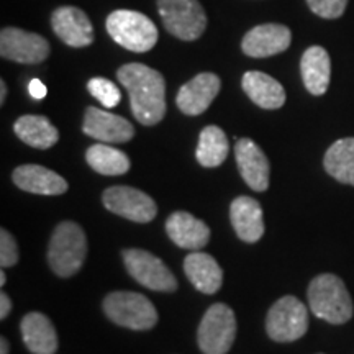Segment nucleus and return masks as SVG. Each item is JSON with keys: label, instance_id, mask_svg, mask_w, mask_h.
Here are the masks:
<instances>
[{"label": "nucleus", "instance_id": "f257e3e1", "mask_svg": "<svg viewBox=\"0 0 354 354\" xmlns=\"http://www.w3.org/2000/svg\"><path fill=\"white\" fill-rule=\"evenodd\" d=\"M118 82L130 94L131 112L141 125H158L166 115V81L159 71L130 63L117 71Z\"/></svg>", "mask_w": 354, "mask_h": 354}, {"label": "nucleus", "instance_id": "f03ea898", "mask_svg": "<svg viewBox=\"0 0 354 354\" xmlns=\"http://www.w3.org/2000/svg\"><path fill=\"white\" fill-rule=\"evenodd\" d=\"M308 305L313 315L331 325H343L353 317V300L344 282L335 274H320L308 286Z\"/></svg>", "mask_w": 354, "mask_h": 354}, {"label": "nucleus", "instance_id": "7ed1b4c3", "mask_svg": "<svg viewBox=\"0 0 354 354\" xmlns=\"http://www.w3.org/2000/svg\"><path fill=\"white\" fill-rule=\"evenodd\" d=\"M87 258V238L76 221H61L51 234L48 246V264L59 277L79 272Z\"/></svg>", "mask_w": 354, "mask_h": 354}, {"label": "nucleus", "instance_id": "20e7f679", "mask_svg": "<svg viewBox=\"0 0 354 354\" xmlns=\"http://www.w3.org/2000/svg\"><path fill=\"white\" fill-rule=\"evenodd\" d=\"M110 38L128 51L148 53L158 43L159 33L151 19L141 12L115 10L105 21Z\"/></svg>", "mask_w": 354, "mask_h": 354}, {"label": "nucleus", "instance_id": "39448f33", "mask_svg": "<svg viewBox=\"0 0 354 354\" xmlns=\"http://www.w3.org/2000/svg\"><path fill=\"white\" fill-rule=\"evenodd\" d=\"M102 307L113 323L135 331L151 330L158 323L154 305L138 292H110L102 302Z\"/></svg>", "mask_w": 354, "mask_h": 354}, {"label": "nucleus", "instance_id": "423d86ee", "mask_svg": "<svg viewBox=\"0 0 354 354\" xmlns=\"http://www.w3.org/2000/svg\"><path fill=\"white\" fill-rule=\"evenodd\" d=\"M165 28L183 41H196L207 28V15L198 0H156Z\"/></svg>", "mask_w": 354, "mask_h": 354}, {"label": "nucleus", "instance_id": "0eeeda50", "mask_svg": "<svg viewBox=\"0 0 354 354\" xmlns=\"http://www.w3.org/2000/svg\"><path fill=\"white\" fill-rule=\"evenodd\" d=\"M308 330L307 307L294 295L279 299L269 308L266 318V331L277 343L297 342Z\"/></svg>", "mask_w": 354, "mask_h": 354}, {"label": "nucleus", "instance_id": "6e6552de", "mask_svg": "<svg viewBox=\"0 0 354 354\" xmlns=\"http://www.w3.org/2000/svg\"><path fill=\"white\" fill-rule=\"evenodd\" d=\"M236 336V317L225 304H214L198 325V348L203 354H227Z\"/></svg>", "mask_w": 354, "mask_h": 354}, {"label": "nucleus", "instance_id": "1a4fd4ad", "mask_svg": "<svg viewBox=\"0 0 354 354\" xmlns=\"http://www.w3.org/2000/svg\"><path fill=\"white\" fill-rule=\"evenodd\" d=\"M122 258L128 274L146 289L156 292H174L177 289V281L171 269L149 251L130 248L123 251Z\"/></svg>", "mask_w": 354, "mask_h": 354}, {"label": "nucleus", "instance_id": "9d476101", "mask_svg": "<svg viewBox=\"0 0 354 354\" xmlns=\"http://www.w3.org/2000/svg\"><path fill=\"white\" fill-rule=\"evenodd\" d=\"M105 209L136 223H149L158 214L156 203L148 194L130 185H112L102 194Z\"/></svg>", "mask_w": 354, "mask_h": 354}, {"label": "nucleus", "instance_id": "9b49d317", "mask_svg": "<svg viewBox=\"0 0 354 354\" xmlns=\"http://www.w3.org/2000/svg\"><path fill=\"white\" fill-rule=\"evenodd\" d=\"M50 43L41 35L6 26L0 32V56L20 64H39L50 56Z\"/></svg>", "mask_w": 354, "mask_h": 354}, {"label": "nucleus", "instance_id": "f8f14e48", "mask_svg": "<svg viewBox=\"0 0 354 354\" xmlns=\"http://www.w3.org/2000/svg\"><path fill=\"white\" fill-rule=\"evenodd\" d=\"M53 32L71 48H86L94 43V26L81 8L64 6L51 15Z\"/></svg>", "mask_w": 354, "mask_h": 354}, {"label": "nucleus", "instance_id": "ddd939ff", "mask_svg": "<svg viewBox=\"0 0 354 354\" xmlns=\"http://www.w3.org/2000/svg\"><path fill=\"white\" fill-rule=\"evenodd\" d=\"M82 131L99 143H127L135 136V128L127 118L97 107H87Z\"/></svg>", "mask_w": 354, "mask_h": 354}, {"label": "nucleus", "instance_id": "4468645a", "mask_svg": "<svg viewBox=\"0 0 354 354\" xmlns=\"http://www.w3.org/2000/svg\"><path fill=\"white\" fill-rule=\"evenodd\" d=\"M221 87L220 77L214 73H201L185 82L176 95V104L179 110L190 117L205 112L212 102L216 99Z\"/></svg>", "mask_w": 354, "mask_h": 354}, {"label": "nucleus", "instance_id": "2eb2a0df", "mask_svg": "<svg viewBox=\"0 0 354 354\" xmlns=\"http://www.w3.org/2000/svg\"><path fill=\"white\" fill-rule=\"evenodd\" d=\"M292 43V33L286 25L263 24L243 37L241 50L250 57H269L284 53Z\"/></svg>", "mask_w": 354, "mask_h": 354}, {"label": "nucleus", "instance_id": "dca6fc26", "mask_svg": "<svg viewBox=\"0 0 354 354\" xmlns=\"http://www.w3.org/2000/svg\"><path fill=\"white\" fill-rule=\"evenodd\" d=\"M234 158L245 183L256 192H264L269 187L271 165L263 149L250 138H241L234 145Z\"/></svg>", "mask_w": 354, "mask_h": 354}, {"label": "nucleus", "instance_id": "f3484780", "mask_svg": "<svg viewBox=\"0 0 354 354\" xmlns=\"http://www.w3.org/2000/svg\"><path fill=\"white\" fill-rule=\"evenodd\" d=\"M12 180L17 187L37 196H61L69 187L64 177L38 165L19 166L13 171Z\"/></svg>", "mask_w": 354, "mask_h": 354}, {"label": "nucleus", "instance_id": "a211bd4d", "mask_svg": "<svg viewBox=\"0 0 354 354\" xmlns=\"http://www.w3.org/2000/svg\"><path fill=\"white\" fill-rule=\"evenodd\" d=\"M166 233L184 250L198 251L210 240V228L189 212H174L166 220Z\"/></svg>", "mask_w": 354, "mask_h": 354}, {"label": "nucleus", "instance_id": "6ab92c4d", "mask_svg": "<svg viewBox=\"0 0 354 354\" xmlns=\"http://www.w3.org/2000/svg\"><path fill=\"white\" fill-rule=\"evenodd\" d=\"M230 218L238 238L245 243H258L264 234V218L261 203L253 197H236L230 207Z\"/></svg>", "mask_w": 354, "mask_h": 354}, {"label": "nucleus", "instance_id": "aec40b11", "mask_svg": "<svg viewBox=\"0 0 354 354\" xmlns=\"http://www.w3.org/2000/svg\"><path fill=\"white\" fill-rule=\"evenodd\" d=\"M25 346L33 354H55L57 351L56 328L50 318L39 312H30L20 323Z\"/></svg>", "mask_w": 354, "mask_h": 354}, {"label": "nucleus", "instance_id": "412c9836", "mask_svg": "<svg viewBox=\"0 0 354 354\" xmlns=\"http://www.w3.org/2000/svg\"><path fill=\"white\" fill-rule=\"evenodd\" d=\"M241 86L251 102L261 109L277 110L286 104V91L282 84L261 71H248L243 76Z\"/></svg>", "mask_w": 354, "mask_h": 354}, {"label": "nucleus", "instance_id": "4be33fe9", "mask_svg": "<svg viewBox=\"0 0 354 354\" xmlns=\"http://www.w3.org/2000/svg\"><path fill=\"white\" fill-rule=\"evenodd\" d=\"M300 74L304 86L312 95H323L328 91L331 61L325 48L310 46L300 59Z\"/></svg>", "mask_w": 354, "mask_h": 354}, {"label": "nucleus", "instance_id": "5701e85b", "mask_svg": "<svg viewBox=\"0 0 354 354\" xmlns=\"http://www.w3.org/2000/svg\"><path fill=\"white\" fill-rule=\"evenodd\" d=\"M184 272L198 292L212 295L220 290L223 271L214 256L207 253H190L184 259Z\"/></svg>", "mask_w": 354, "mask_h": 354}, {"label": "nucleus", "instance_id": "b1692460", "mask_svg": "<svg viewBox=\"0 0 354 354\" xmlns=\"http://www.w3.org/2000/svg\"><path fill=\"white\" fill-rule=\"evenodd\" d=\"M13 131L25 145L48 149L59 141V131L43 115H24L13 125Z\"/></svg>", "mask_w": 354, "mask_h": 354}, {"label": "nucleus", "instance_id": "393cba45", "mask_svg": "<svg viewBox=\"0 0 354 354\" xmlns=\"http://www.w3.org/2000/svg\"><path fill=\"white\" fill-rule=\"evenodd\" d=\"M323 166L338 183L354 185V138L335 141L325 153Z\"/></svg>", "mask_w": 354, "mask_h": 354}, {"label": "nucleus", "instance_id": "a878e982", "mask_svg": "<svg viewBox=\"0 0 354 354\" xmlns=\"http://www.w3.org/2000/svg\"><path fill=\"white\" fill-rule=\"evenodd\" d=\"M230 153L228 138L225 131L216 125H209L201 131L196 158L203 167H218L223 165Z\"/></svg>", "mask_w": 354, "mask_h": 354}, {"label": "nucleus", "instance_id": "bb28decb", "mask_svg": "<svg viewBox=\"0 0 354 354\" xmlns=\"http://www.w3.org/2000/svg\"><path fill=\"white\" fill-rule=\"evenodd\" d=\"M86 161L102 176H122L130 171V158L107 143L92 145L86 153Z\"/></svg>", "mask_w": 354, "mask_h": 354}, {"label": "nucleus", "instance_id": "cd10ccee", "mask_svg": "<svg viewBox=\"0 0 354 354\" xmlns=\"http://www.w3.org/2000/svg\"><path fill=\"white\" fill-rule=\"evenodd\" d=\"M87 91L104 105L105 109H113L120 104L122 92L112 81L105 77H92L87 82Z\"/></svg>", "mask_w": 354, "mask_h": 354}, {"label": "nucleus", "instance_id": "c85d7f7f", "mask_svg": "<svg viewBox=\"0 0 354 354\" xmlns=\"http://www.w3.org/2000/svg\"><path fill=\"white\" fill-rule=\"evenodd\" d=\"M310 10L322 19H339L346 10L348 0H307Z\"/></svg>", "mask_w": 354, "mask_h": 354}, {"label": "nucleus", "instance_id": "c756f323", "mask_svg": "<svg viewBox=\"0 0 354 354\" xmlns=\"http://www.w3.org/2000/svg\"><path fill=\"white\" fill-rule=\"evenodd\" d=\"M19 263V245L15 238L6 228L0 230V266L2 269L12 268Z\"/></svg>", "mask_w": 354, "mask_h": 354}, {"label": "nucleus", "instance_id": "7c9ffc66", "mask_svg": "<svg viewBox=\"0 0 354 354\" xmlns=\"http://www.w3.org/2000/svg\"><path fill=\"white\" fill-rule=\"evenodd\" d=\"M28 92H30V95L33 97V99L41 100V99H44V97H46L48 88L41 81H39V79H32V81H30V84H28Z\"/></svg>", "mask_w": 354, "mask_h": 354}, {"label": "nucleus", "instance_id": "2f4dec72", "mask_svg": "<svg viewBox=\"0 0 354 354\" xmlns=\"http://www.w3.org/2000/svg\"><path fill=\"white\" fill-rule=\"evenodd\" d=\"M10 310H12V300L6 292H2V294H0V320H6L8 313H10Z\"/></svg>", "mask_w": 354, "mask_h": 354}, {"label": "nucleus", "instance_id": "473e14b6", "mask_svg": "<svg viewBox=\"0 0 354 354\" xmlns=\"http://www.w3.org/2000/svg\"><path fill=\"white\" fill-rule=\"evenodd\" d=\"M7 99V84L6 81H0V104H6Z\"/></svg>", "mask_w": 354, "mask_h": 354}, {"label": "nucleus", "instance_id": "72a5a7b5", "mask_svg": "<svg viewBox=\"0 0 354 354\" xmlns=\"http://www.w3.org/2000/svg\"><path fill=\"white\" fill-rule=\"evenodd\" d=\"M8 349H10V344H8L6 336L0 338V354H8Z\"/></svg>", "mask_w": 354, "mask_h": 354}, {"label": "nucleus", "instance_id": "f704fd0d", "mask_svg": "<svg viewBox=\"0 0 354 354\" xmlns=\"http://www.w3.org/2000/svg\"><path fill=\"white\" fill-rule=\"evenodd\" d=\"M6 282H7V276H6V272H3V269H2V272H0V286H6Z\"/></svg>", "mask_w": 354, "mask_h": 354}]
</instances>
